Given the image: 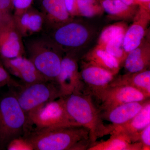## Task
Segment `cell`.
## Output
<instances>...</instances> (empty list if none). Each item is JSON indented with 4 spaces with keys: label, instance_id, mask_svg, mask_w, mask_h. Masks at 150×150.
<instances>
[{
    "label": "cell",
    "instance_id": "cell-9",
    "mask_svg": "<svg viewBox=\"0 0 150 150\" xmlns=\"http://www.w3.org/2000/svg\"><path fill=\"white\" fill-rule=\"evenodd\" d=\"M78 61L75 51L66 52V55L62 57L61 70L56 80L62 97L85 92L84 86L79 71Z\"/></svg>",
    "mask_w": 150,
    "mask_h": 150
},
{
    "label": "cell",
    "instance_id": "cell-17",
    "mask_svg": "<svg viewBox=\"0 0 150 150\" xmlns=\"http://www.w3.org/2000/svg\"><path fill=\"white\" fill-rule=\"evenodd\" d=\"M110 138L91 145L88 150H142L140 142L134 143L122 131L113 130Z\"/></svg>",
    "mask_w": 150,
    "mask_h": 150
},
{
    "label": "cell",
    "instance_id": "cell-24",
    "mask_svg": "<svg viewBox=\"0 0 150 150\" xmlns=\"http://www.w3.org/2000/svg\"><path fill=\"white\" fill-rule=\"evenodd\" d=\"M79 16L92 18L102 14L104 11L96 0H76Z\"/></svg>",
    "mask_w": 150,
    "mask_h": 150
},
{
    "label": "cell",
    "instance_id": "cell-1",
    "mask_svg": "<svg viewBox=\"0 0 150 150\" xmlns=\"http://www.w3.org/2000/svg\"><path fill=\"white\" fill-rule=\"evenodd\" d=\"M22 138L31 150H86L91 144L88 129L78 125L31 129Z\"/></svg>",
    "mask_w": 150,
    "mask_h": 150
},
{
    "label": "cell",
    "instance_id": "cell-10",
    "mask_svg": "<svg viewBox=\"0 0 150 150\" xmlns=\"http://www.w3.org/2000/svg\"><path fill=\"white\" fill-rule=\"evenodd\" d=\"M150 97L139 90L128 86H109L96 100L100 112L127 103L139 102Z\"/></svg>",
    "mask_w": 150,
    "mask_h": 150
},
{
    "label": "cell",
    "instance_id": "cell-32",
    "mask_svg": "<svg viewBox=\"0 0 150 150\" xmlns=\"http://www.w3.org/2000/svg\"><path fill=\"white\" fill-rule=\"evenodd\" d=\"M120 1H122L123 2L129 6H133L137 4L135 0H120Z\"/></svg>",
    "mask_w": 150,
    "mask_h": 150
},
{
    "label": "cell",
    "instance_id": "cell-29",
    "mask_svg": "<svg viewBox=\"0 0 150 150\" xmlns=\"http://www.w3.org/2000/svg\"><path fill=\"white\" fill-rule=\"evenodd\" d=\"M65 6L68 12L72 17L79 16L76 0H64Z\"/></svg>",
    "mask_w": 150,
    "mask_h": 150
},
{
    "label": "cell",
    "instance_id": "cell-5",
    "mask_svg": "<svg viewBox=\"0 0 150 150\" xmlns=\"http://www.w3.org/2000/svg\"><path fill=\"white\" fill-rule=\"evenodd\" d=\"M25 134L31 129L78 125L68 114L64 97L43 105L28 114Z\"/></svg>",
    "mask_w": 150,
    "mask_h": 150
},
{
    "label": "cell",
    "instance_id": "cell-12",
    "mask_svg": "<svg viewBox=\"0 0 150 150\" xmlns=\"http://www.w3.org/2000/svg\"><path fill=\"white\" fill-rule=\"evenodd\" d=\"M1 59L8 73L19 78L24 86L48 81L38 71L32 62L25 56L11 59Z\"/></svg>",
    "mask_w": 150,
    "mask_h": 150
},
{
    "label": "cell",
    "instance_id": "cell-4",
    "mask_svg": "<svg viewBox=\"0 0 150 150\" xmlns=\"http://www.w3.org/2000/svg\"><path fill=\"white\" fill-rule=\"evenodd\" d=\"M27 116L20 105L16 93L9 92L0 98V150L7 149L14 140L24 137Z\"/></svg>",
    "mask_w": 150,
    "mask_h": 150
},
{
    "label": "cell",
    "instance_id": "cell-23",
    "mask_svg": "<svg viewBox=\"0 0 150 150\" xmlns=\"http://www.w3.org/2000/svg\"><path fill=\"white\" fill-rule=\"evenodd\" d=\"M127 29L126 25L123 23H118L109 25L103 30L96 46L102 48L110 41L124 37Z\"/></svg>",
    "mask_w": 150,
    "mask_h": 150
},
{
    "label": "cell",
    "instance_id": "cell-2",
    "mask_svg": "<svg viewBox=\"0 0 150 150\" xmlns=\"http://www.w3.org/2000/svg\"><path fill=\"white\" fill-rule=\"evenodd\" d=\"M64 97L70 117L89 131L91 146L98 139L109 135L113 131L112 125L104 124L100 111L90 94L85 92L76 93Z\"/></svg>",
    "mask_w": 150,
    "mask_h": 150
},
{
    "label": "cell",
    "instance_id": "cell-28",
    "mask_svg": "<svg viewBox=\"0 0 150 150\" xmlns=\"http://www.w3.org/2000/svg\"><path fill=\"white\" fill-rule=\"evenodd\" d=\"M7 149L31 150L29 145L22 138H19L11 142L8 146Z\"/></svg>",
    "mask_w": 150,
    "mask_h": 150
},
{
    "label": "cell",
    "instance_id": "cell-26",
    "mask_svg": "<svg viewBox=\"0 0 150 150\" xmlns=\"http://www.w3.org/2000/svg\"><path fill=\"white\" fill-rule=\"evenodd\" d=\"M33 0H12L13 15H18L30 8Z\"/></svg>",
    "mask_w": 150,
    "mask_h": 150
},
{
    "label": "cell",
    "instance_id": "cell-14",
    "mask_svg": "<svg viewBox=\"0 0 150 150\" xmlns=\"http://www.w3.org/2000/svg\"><path fill=\"white\" fill-rule=\"evenodd\" d=\"M13 16L17 28L23 38L37 35L45 29L43 14L31 7L21 14Z\"/></svg>",
    "mask_w": 150,
    "mask_h": 150
},
{
    "label": "cell",
    "instance_id": "cell-25",
    "mask_svg": "<svg viewBox=\"0 0 150 150\" xmlns=\"http://www.w3.org/2000/svg\"><path fill=\"white\" fill-rule=\"evenodd\" d=\"M6 86L19 88L23 86L12 79L2 64L0 63V87Z\"/></svg>",
    "mask_w": 150,
    "mask_h": 150
},
{
    "label": "cell",
    "instance_id": "cell-3",
    "mask_svg": "<svg viewBox=\"0 0 150 150\" xmlns=\"http://www.w3.org/2000/svg\"><path fill=\"white\" fill-rule=\"evenodd\" d=\"M23 41L28 59L47 80L56 82L63 51L43 33L25 38Z\"/></svg>",
    "mask_w": 150,
    "mask_h": 150
},
{
    "label": "cell",
    "instance_id": "cell-31",
    "mask_svg": "<svg viewBox=\"0 0 150 150\" xmlns=\"http://www.w3.org/2000/svg\"><path fill=\"white\" fill-rule=\"evenodd\" d=\"M137 4L141 5V6L150 10V0H135Z\"/></svg>",
    "mask_w": 150,
    "mask_h": 150
},
{
    "label": "cell",
    "instance_id": "cell-7",
    "mask_svg": "<svg viewBox=\"0 0 150 150\" xmlns=\"http://www.w3.org/2000/svg\"><path fill=\"white\" fill-rule=\"evenodd\" d=\"M43 32L64 53L81 48L87 42L90 36L88 29L84 25L73 20Z\"/></svg>",
    "mask_w": 150,
    "mask_h": 150
},
{
    "label": "cell",
    "instance_id": "cell-33",
    "mask_svg": "<svg viewBox=\"0 0 150 150\" xmlns=\"http://www.w3.org/2000/svg\"><path fill=\"white\" fill-rule=\"evenodd\" d=\"M0 63H1V64H2V63H1V60H0Z\"/></svg>",
    "mask_w": 150,
    "mask_h": 150
},
{
    "label": "cell",
    "instance_id": "cell-20",
    "mask_svg": "<svg viewBox=\"0 0 150 150\" xmlns=\"http://www.w3.org/2000/svg\"><path fill=\"white\" fill-rule=\"evenodd\" d=\"M128 86L133 87L150 97V71L149 69L114 78L109 86Z\"/></svg>",
    "mask_w": 150,
    "mask_h": 150
},
{
    "label": "cell",
    "instance_id": "cell-11",
    "mask_svg": "<svg viewBox=\"0 0 150 150\" xmlns=\"http://www.w3.org/2000/svg\"><path fill=\"white\" fill-rule=\"evenodd\" d=\"M85 92L96 100L109 86L115 76L107 70L83 60L80 71Z\"/></svg>",
    "mask_w": 150,
    "mask_h": 150
},
{
    "label": "cell",
    "instance_id": "cell-13",
    "mask_svg": "<svg viewBox=\"0 0 150 150\" xmlns=\"http://www.w3.org/2000/svg\"><path fill=\"white\" fill-rule=\"evenodd\" d=\"M150 19V10L140 6L123 38V48L127 54L139 46L144 40Z\"/></svg>",
    "mask_w": 150,
    "mask_h": 150
},
{
    "label": "cell",
    "instance_id": "cell-21",
    "mask_svg": "<svg viewBox=\"0 0 150 150\" xmlns=\"http://www.w3.org/2000/svg\"><path fill=\"white\" fill-rule=\"evenodd\" d=\"M84 61L107 70L116 76L120 69V63L116 58L103 49L96 46L83 57Z\"/></svg>",
    "mask_w": 150,
    "mask_h": 150
},
{
    "label": "cell",
    "instance_id": "cell-30",
    "mask_svg": "<svg viewBox=\"0 0 150 150\" xmlns=\"http://www.w3.org/2000/svg\"><path fill=\"white\" fill-rule=\"evenodd\" d=\"M11 8L12 0H0V14L10 13Z\"/></svg>",
    "mask_w": 150,
    "mask_h": 150
},
{
    "label": "cell",
    "instance_id": "cell-19",
    "mask_svg": "<svg viewBox=\"0 0 150 150\" xmlns=\"http://www.w3.org/2000/svg\"><path fill=\"white\" fill-rule=\"evenodd\" d=\"M126 73H134L146 70L150 64V46L144 39L137 48L130 51L123 62Z\"/></svg>",
    "mask_w": 150,
    "mask_h": 150
},
{
    "label": "cell",
    "instance_id": "cell-6",
    "mask_svg": "<svg viewBox=\"0 0 150 150\" xmlns=\"http://www.w3.org/2000/svg\"><path fill=\"white\" fill-rule=\"evenodd\" d=\"M17 98L20 105L27 115L37 108L59 98L62 95L56 82L47 81L23 86Z\"/></svg>",
    "mask_w": 150,
    "mask_h": 150
},
{
    "label": "cell",
    "instance_id": "cell-16",
    "mask_svg": "<svg viewBox=\"0 0 150 150\" xmlns=\"http://www.w3.org/2000/svg\"><path fill=\"white\" fill-rule=\"evenodd\" d=\"M150 99L139 102L127 103L100 112L103 119L110 121L113 126L126 123L142 110Z\"/></svg>",
    "mask_w": 150,
    "mask_h": 150
},
{
    "label": "cell",
    "instance_id": "cell-22",
    "mask_svg": "<svg viewBox=\"0 0 150 150\" xmlns=\"http://www.w3.org/2000/svg\"><path fill=\"white\" fill-rule=\"evenodd\" d=\"M101 5L111 18L128 19L134 18L137 10L133 6L126 4L120 0H102Z\"/></svg>",
    "mask_w": 150,
    "mask_h": 150
},
{
    "label": "cell",
    "instance_id": "cell-8",
    "mask_svg": "<svg viewBox=\"0 0 150 150\" xmlns=\"http://www.w3.org/2000/svg\"><path fill=\"white\" fill-rule=\"evenodd\" d=\"M10 13L0 14V56L11 59L25 54L23 39Z\"/></svg>",
    "mask_w": 150,
    "mask_h": 150
},
{
    "label": "cell",
    "instance_id": "cell-27",
    "mask_svg": "<svg viewBox=\"0 0 150 150\" xmlns=\"http://www.w3.org/2000/svg\"><path fill=\"white\" fill-rule=\"evenodd\" d=\"M139 142L142 145V150H150V124L140 132Z\"/></svg>",
    "mask_w": 150,
    "mask_h": 150
},
{
    "label": "cell",
    "instance_id": "cell-18",
    "mask_svg": "<svg viewBox=\"0 0 150 150\" xmlns=\"http://www.w3.org/2000/svg\"><path fill=\"white\" fill-rule=\"evenodd\" d=\"M150 124V99L142 110L128 122L118 126H112L113 130L122 131L129 136L134 143L139 140L140 132Z\"/></svg>",
    "mask_w": 150,
    "mask_h": 150
},
{
    "label": "cell",
    "instance_id": "cell-15",
    "mask_svg": "<svg viewBox=\"0 0 150 150\" xmlns=\"http://www.w3.org/2000/svg\"><path fill=\"white\" fill-rule=\"evenodd\" d=\"M41 9L45 19L44 31L55 28L73 20L66 8L64 0H42Z\"/></svg>",
    "mask_w": 150,
    "mask_h": 150
}]
</instances>
